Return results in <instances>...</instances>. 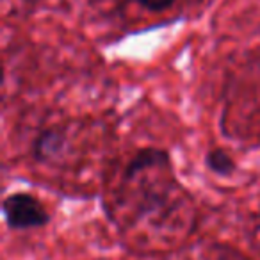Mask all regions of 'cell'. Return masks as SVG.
Wrapping results in <instances>:
<instances>
[{"instance_id": "6da1fadb", "label": "cell", "mask_w": 260, "mask_h": 260, "mask_svg": "<svg viewBox=\"0 0 260 260\" xmlns=\"http://www.w3.org/2000/svg\"><path fill=\"white\" fill-rule=\"evenodd\" d=\"M2 216L6 226L13 232L43 228L52 216L47 207L30 192H11L2 200Z\"/></svg>"}, {"instance_id": "7a4b0ae2", "label": "cell", "mask_w": 260, "mask_h": 260, "mask_svg": "<svg viewBox=\"0 0 260 260\" xmlns=\"http://www.w3.org/2000/svg\"><path fill=\"white\" fill-rule=\"evenodd\" d=\"M66 148H68V132L64 126H45L34 138L30 157L38 164H50L61 159Z\"/></svg>"}, {"instance_id": "3957f363", "label": "cell", "mask_w": 260, "mask_h": 260, "mask_svg": "<svg viewBox=\"0 0 260 260\" xmlns=\"http://www.w3.org/2000/svg\"><path fill=\"white\" fill-rule=\"evenodd\" d=\"M171 170L173 168V160L168 150L155 148V146H146L141 148L130 157L128 164L123 170V180L132 182L139 173L146 170Z\"/></svg>"}, {"instance_id": "277c9868", "label": "cell", "mask_w": 260, "mask_h": 260, "mask_svg": "<svg viewBox=\"0 0 260 260\" xmlns=\"http://www.w3.org/2000/svg\"><path fill=\"white\" fill-rule=\"evenodd\" d=\"M205 166L210 173L217 175V177H230L237 170L234 157L223 148H210L205 153Z\"/></svg>"}, {"instance_id": "5b68a950", "label": "cell", "mask_w": 260, "mask_h": 260, "mask_svg": "<svg viewBox=\"0 0 260 260\" xmlns=\"http://www.w3.org/2000/svg\"><path fill=\"white\" fill-rule=\"evenodd\" d=\"M139 4L150 13H162L170 9L177 0H138Z\"/></svg>"}, {"instance_id": "8992f818", "label": "cell", "mask_w": 260, "mask_h": 260, "mask_svg": "<svg viewBox=\"0 0 260 260\" xmlns=\"http://www.w3.org/2000/svg\"><path fill=\"white\" fill-rule=\"evenodd\" d=\"M258 216H260V203H258Z\"/></svg>"}, {"instance_id": "52a82bcc", "label": "cell", "mask_w": 260, "mask_h": 260, "mask_svg": "<svg viewBox=\"0 0 260 260\" xmlns=\"http://www.w3.org/2000/svg\"><path fill=\"white\" fill-rule=\"evenodd\" d=\"M256 30H258V34H260V27H258V29H256Z\"/></svg>"}]
</instances>
